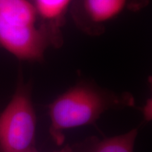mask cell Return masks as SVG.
Returning <instances> with one entry per match:
<instances>
[{"instance_id": "1", "label": "cell", "mask_w": 152, "mask_h": 152, "mask_svg": "<svg viewBox=\"0 0 152 152\" xmlns=\"http://www.w3.org/2000/svg\"><path fill=\"white\" fill-rule=\"evenodd\" d=\"M133 104L130 94H116L91 83H79L49 104V132L53 140L61 145L66 130L93 124L104 112Z\"/></svg>"}, {"instance_id": "2", "label": "cell", "mask_w": 152, "mask_h": 152, "mask_svg": "<svg viewBox=\"0 0 152 152\" xmlns=\"http://www.w3.org/2000/svg\"><path fill=\"white\" fill-rule=\"evenodd\" d=\"M37 16L28 0H0V45L20 60H41L57 32L38 26Z\"/></svg>"}, {"instance_id": "3", "label": "cell", "mask_w": 152, "mask_h": 152, "mask_svg": "<svg viewBox=\"0 0 152 152\" xmlns=\"http://www.w3.org/2000/svg\"><path fill=\"white\" fill-rule=\"evenodd\" d=\"M36 125L31 89L20 80L0 115V152H29L35 147Z\"/></svg>"}, {"instance_id": "4", "label": "cell", "mask_w": 152, "mask_h": 152, "mask_svg": "<svg viewBox=\"0 0 152 152\" xmlns=\"http://www.w3.org/2000/svg\"><path fill=\"white\" fill-rule=\"evenodd\" d=\"M127 1L128 0H83L85 18L93 26L104 24L121 13Z\"/></svg>"}, {"instance_id": "5", "label": "cell", "mask_w": 152, "mask_h": 152, "mask_svg": "<svg viewBox=\"0 0 152 152\" xmlns=\"http://www.w3.org/2000/svg\"><path fill=\"white\" fill-rule=\"evenodd\" d=\"M137 128L123 134L106 138L92 144L88 152H134Z\"/></svg>"}, {"instance_id": "6", "label": "cell", "mask_w": 152, "mask_h": 152, "mask_svg": "<svg viewBox=\"0 0 152 152\" xmlns=\"http://www.w3.org/2000/svg\"><path fill=\"white\" fill-rule=\"evenodd\" d=\"M72 0H35L34 7L38 16L45 23L56 30L63 15Z\"/></svg>"}, {"instance_id": "7", "label": "cell", "mask_w": 152, "mask_h": 152, "mask_svg": "<svg viewBox=\"0 0 152 152\" xmlns=\"http://www.w3.org/2000/svg\"><path fill=\"white\" fill-rule=\"evenodd\" d=\"M143 113L144 118L147 121H149L151 118V101L148 100L146 105L144 106Z\"/></svg>"}, {"instance_id": "8", "label": "cell", "mask_w": 152, "mask_h": 152, "mask_svg": "<svg viewBox=\"0 0 152 152\" xmlns=\"http://www.w3.org/2000/svg\"><path fill=\"white\" fill-rule=\"evenodd\" d=\"M58 152H72V151L69 149V148L66 147V148H64V149H61V151H58Z\"/></svg>"}, {"instance_id": "9", "label": "cell", "mask_w": 152, "mask_h": 152, "mask_svg": "<svg viewBox=\"0 0 152 152\" xmlns=\"http://www.w3.org/2000/svg\"><path fill=\"white\" fill-rule=\"evenodd\" d=\"M29 152H38V151H37V149H36L34 147V148H33V149H32L31 150H30V151H29Z\"/></svg>"}]
</instances>
